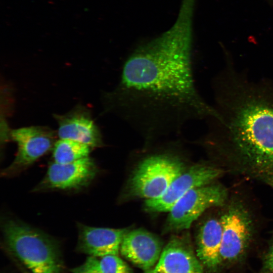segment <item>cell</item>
Masks as SVG:
<instances>
[{"mask_svg":"<svg viewBox=\"0 0 273 273\" xmlns=\"http://www.w3.org/2000/svg\"><path fill=\"white\" fill-rule=\"evenodd\" d=\"M162 250L156 236L145 230L136 229L124 236L120 252L125 258L146 271L157 263Z\"/></svg>","mask_w":273,"mask_h":273,"instance_id":"13","label":"cell"},{"mask_svg":"<svg viewBox=\"0 0 273 273\" xmlns=\"http://www.w3.org/2000/svg\"><path fill=\"white\" fill-rule=\"evenodd\" d=\"M10 138L18 147L16 157L1 174L11 176L28 168L53 148L56 141L54 131L48 126H30L14 129Z\"/></svg>","mask_w":273,"mask_h":273,"instance_id":"6","label":"cell"},{"mask_svg":"<svg viewBox=\"0 0 273 273\" xmlns=\"http://www.w3.org/2000/svg\"><path fill=\"white\" fill-rule=\"evenodd\" d=\"M98 171L95 162L89 156L67 164L54 162L32 192L80 190L92 182Z\"/></svg>","mask_w":273,"mask_h":273,"instance_id":"7","label":"cell"},{"mask_svg":"<svg viewBox=\"0 0 273 273\" xmlns=\"http://www.w3.org/2000/svg\"><path fill=\"white\" fill-rule=\"evenodd\" d=\"M183 163L166 155H155L143 160L134 170L128 184L133 197L156 199L161 196L172 181L184 171Z\"/></svg>","mask_w":273,"mask_h":273,"instance_id":"4","label":"cell"},{"mask_svg":"<svg viewBox=\"0 0 273 273\" xmlns=\"http://www.w3.org/2000/svg\"><path fill=\"white\" fill-rule=\"evenodd\" d=\"M1 229L7 248L32 273H61L59 246L55 239L12 217L2 218Z\"/></svg>","mask_w":273,"mask_h":273,"instance_id":"3","label":"cell"},{"mask_svg":"<svg viewBox=\"0 0 273 273\" xmlns=\"http://www.w3.org/2000/svg\"><path fill=\"white\" fill-rule=\"evenodd\" d=\"M220 220L209 219L200 228L197 237V256L203 266L214 271L222 262L220 251L222 240Z\"/></svg>","mask_w":273,"mask_h":273,"instance_id":"14","label":"cell"},{"mask_svg":"<svg viewBox=\"0 0 273 273\" xmlns=\"http://www.w3.org/2000/svg\"><path fill=\"white\" fill-rule=\"evenodd\" d=\"M222 187L212 185L194 189L181 197L169 211L166 231L187 230L207 209L222 205L226 198Z\"/></svg>","mask_w":273,"mask_h":273,"instance_id":"5","label":"cell"},{"mask_svg":"<svg viewBox=\"0 0 273 273\" xmlns=\"http://www.w3.org/2000/svg\"><path fill=\"white\" fill-rule=\"evenodd\" d=\"M72 273H101L98 258L89 256L81 265L72 269Z\"/></svg>","mask_w":273,"mask_h":273,"instance_id":"17","label":"cell"},{"mask_svg":"<svg viewBox=\"0 0 273 273\" xmlns=\"http://www.w3.org/2000/svg\"><path fill=\"white\" fill-rule=\"evenodd\" d=\"M101 273H133L131 269L118 255H108L99 259Z\"/></svg>","mask_w":273,"mask_h":273,"instance_id":"16","label":"cell"},{"mask_svg":"<svg viewBox=\"0 0 273 273\" xmlns=\"http://www.w3.org/2000/svg\"><path fill=\"white\" fill-rule=\"evenodd\" d=\"M263 269L265 273H273V243L264 259Z\"/></svg>","mask_w":273,"mask_h":273,"instance_id":"18","label":"cell"},{"mask_svg":"<svg viewBox=\"0 0 273 273\" xmlns=\"http://www.w3.org/2000/svg\"><path fill=\"white\" fill-rule=\"evenodd\" d=\"M220 220L222 230L220 251L221 261H234L242 254L249 239V219L242 210L233 208Z\"/></svg>","mask_w":273,"mask_h":273,"instance_id":"11","label":"cell"},{"mask_svg":"<svg viewBox=\"0 0 273 273\" xmlns=\"http://www.w3.org/2000/svg\"><path fill=\"white\" fill-rule=\"evenodd\" d=\"M220 173V170L212 166L202 164L194 165L177 177L161 196L146 200V209L150 212H169L189 191L209 185Z\"/></svg>","mask_w":273,"mask_h":273,"instance_id":"8","label":"cell"},{"mask_svg":"<svg viewBox=\"0 0 273 273\" xmlns=\"http://www.w3.org/2000/svg\"><path fill=\"white\" fill-rule=\"evenodd\" d=\"M210 136L222 152L273 178V83L254 81L226 61L214 81Z\"/></svg>","mask_w":273,"mask_h":273,"instance_id":"2","label":"cell"},{"mask_svg":"<svg viewBox=\"0 0 273 273\" xmlns=\"http://www.w3.org/2000/svg\"><path fill=\"white\" fill-rule=\"evenodd\" d=\"M145 273H203V265L185 238L172 237L155 265Z\"/></svg>","mask_w":273,"mask_h":273,"instance_id":"10","label":"cell"},{"mask_svg":"<svg viewBox=\"0 0 273 273\" xmlns=\"http://www.w3.org/2000/svg\"><path fill=\"white\" fill-rule=\"evenodd\" d=\"M92 149L85 144L60 139L55 142L53 148L54 162L60 164L71 163L88 157Z\"/></svg>","mask_w":273,"mask_h":273,"instance_id":"15","label":"cell"},{"mask_svg":"<svg viewBox=\"0 0 273 273\" xmlns=\"http://www.w3.org/2000/svg\"><path fill=\"white\" fill-rule=\"evenodd\" d=\"M193 10L181 6L170 29L134 50L116 87L106 97L109 110L145 134L176 131L191 120L217 116L195 87Z\"/></svg>","mask_w":273,"mask_h":273,"instance_id":"1","label":"cell"},{"mask_svg":"<svg viewBox=\"0 0 273 273\" xmlns=\"http://www.w3.org/2000/svg\"><path fill=\"white\" fill-rule=\"evenodd\" d=\"M77 249L81 253L101 258L108 255H119L127 229L96 228L78 223Z\"/></svg>","mask_w":273,"mask_h":273,"instance_id":"12","label":"cell"},{"mask_svg":"<svg viewBox=\"0 0 273 273\" xmlns=\"http://www.w3.org/2000/svg\"><path fill=\"white\" fill-rule=\"evenodd\" d=\"M60 139H69L85 144L92 149L102 145L100 130L95 123L89 109L77 106L62 115L54 114Z\"/></svg>","mask_w":273,"mask_h":273,"instance_id":"9","label":"cell"}]
</instances>
